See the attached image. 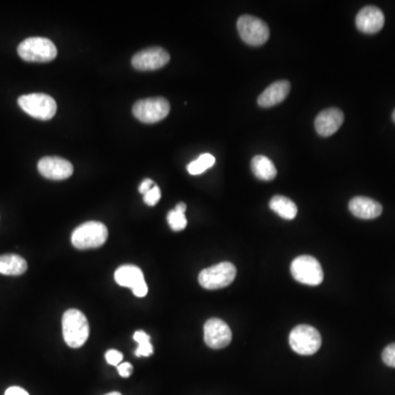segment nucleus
<instances>
[{
    "label": "nucleus",
    "mask_w": 395,
    "mask_h": 395,
    "mask_svg": "<svg viewBox=\"0 0 395 395\" xmlns=\"http://www.w3.org/2000/svg\"><path fill=\"white\" fill-rule=\"evenodd\" d=\"M133 116L143 123H156L164 120L169 114L171 104L162 97L143 99L133 106Z\"/></svg>",
    "instance_id": "6e6552de"
},
{
    "label": "nucleus",
    "mask_w": 395,
    "mask_h": 395,
    "mask_svg": "<svg viewBox=\"0 0 395 395\" xmlns=\"http://www.w3.org/2000/svg\"><path fill=\"white\" fill-rule=\"evenodd\" d=\"M290 88L291 86L288 80L274 82L258 97V104L261 108H270L281 104L289 94Z\"/></svg>",
    "instance_id": "dca6fc26"
},
{
    "label": "nucleus",
    "mask_w": 395,
    "mask_h": 395,
    "mask_svg": "<svg viewBox=\"0 0 395 395\" xmlns=\"http://www.w3.org/2000/svg\"><path fill=\"white\" fill-rule=\"evenodd\" d=\"M171 60L168 52L162 48H145L135 54L132 65L138 70H156L166 66Z\"/></svg>",
    "instance_id": "9b49d317"
},
{
    "label": "nucleus",
    "mask_w": 395,
    "mask_h": 395,
    "mask_svg": "<svg viewBox=\"0 0 395 395\" xmlns=\"http://www.w3.org/2000/svg\"><path fill=\"white\" fill-rule=\"evenodd\" d=\"M289 344L296 354L311 356L320 350L322 337L316 328L310 325H299L290 332Z\"/></svg>",
    "instance_id": "423d86ee"
},
{
    "label": "nucleus",
    "mask_w": 395,
    "mask_h": 395,
    "mask_svg": "<svg viewBox=\"0 0 395 395\" xmlns=\"http://www.w3.org/2000/svg\"><path fill=\"white\" fill-rule=\"evenodd\" d=\"M382 360L386 366L395 368V342L384 348L382 352Z\"/></svg>",
    "instance_id": "393cba45"
},
{
    "label": "nucleus",
    "mask_w": 395,
    "mask_h": 395,
    "mask_svg": "<svg viewBox=\"0 0 395 395\" xmlns=\"http://www.w3.org/2000/svg\"><path fill=\"white\" fill-rule=\"evenodd\" d=\"M153 187H154V183H153L152 179H145V180L141 183L139 191H140L142 195H145V193H148Z\"/></svg>",
    "instance_id": "cd10ccee"
},
{
    "label": "nucleus",
    "mask_w": 395,
    "mask_h": 395,
    "mask_svg": "<svg viewBox=\"0 0 395 395\" xmlns=\"http://www.w3.org/2000/svg\"><path fill=\"white\" fill-rule=\"evenodd\" d=\"M106 395H122V394H121V393H119V392H110V393H108V394H106Z\"/></svg>",
    "instance_id": "7c9ffc66"
},
{
    "label": "nucleus",
    "mask_w": 395,
    "mask_h": 395,
    "mask_svg": "<svg viewBox=\"0 0 395 395\" xmlns=\"http://www.w3.org/2000/svg\"><path fill=\"white\" fill-rule=\"evenodd\" d=\"M108 239V229L100 222H86L72 234V244L77 249L102 247Z\"/></svg>",
    "instance_id": "7ed1b4c3"
},
{
    "label": "nucleus",
    "mask_w": 395,
    "mask_h": 395,
    "mask_svg": "<svg viewBox=\"0 0 395 395\" xmlns=\"http://www.w3.org/2000/svg\"><path fill=\"white\" fill-rule=\"evenodd\" d=\"M175 210L178 211V212L185 213L186 212L187 205L186 203L180 202L175 207Z\"/></svg>",
    "instance_id": "c756f323"
},
{
    "label": "nucleus",
    "mask_w": 395,
    "mask_h": 395,
    "mask_svg": "<svg viewBox=\"0 0 395 395\" xmlns=\"http://www.w3.org/2000/svg\"><path fill=\"white\" fill-rule=\"evenodd\" d=\"M350 211L359 219H377L382 213V205L370 198L355 197L350 200Z\"/></svg>",
    "instance_id": "f3484780"
},
{
    "label": "nucleus",
    "mask_w": 395,
    "mask_h": 395,
    "mask_svg": "<svg viewBox=\"0 0 395 395\" xmlns=\"http://www.w3.org/2000/svg\"><path fill=\"white\" fill-rule=\"evenodd\" d=\"M356 26L357 29L364 33H378L384 26V12L376 6H367L358 12Z\"/></svg>",
    "instance_id": "4468645a"
},
{
    "label": "nucleus",
    "mask_w": 395,
    "mask_h": 395,
    "mask_svg": "<svg viewBox=\"0 0 395 395\" xmlns=\"http://www.w3.org/2000/svg\"><path fill=\"white\" fill-rule=\"evenodd\" d=\"M251 171L261 180L270 181L277 176V168L268 157L257 155L251 159Z\"/></svg>",
    "instance_id": "6ab92c4d"
},
{
    "label": "nucleus",
    "mask_w": 395,
    "mask_h": 395,
    "mask_svg": "<svg viewBox=\"0 0 395 395\" xmlns=\"http://www.w3.org/2000/svg\"><path fill=\"white\" fill-rule=\"evenodd\" d=\"M237 30L242 40L251 46H261L269 39L268 24L254 16H242L237 21Z\"/></svg>",
    "instance_id": "1a4fd4ad"
},
{
    "label": "nucleus",
    "mask_w": 395,
    "mask_h": 395,
    "mask_svg": "<svg viewBox=\"0 0 395 395\" xmlns=\"http://www.w3.org/2000/svg\"><path fill=\"white\" fill-rule=\"evenodd\" d=\"M232 340L231 328L224 320L210 318L205 324V342L212 350H222L229 346Z\"/></svg>",
    "instance_id": "f8f14e48"
},
{
    "label": "nucleus",
    "mask_w": 395,
    "mask_h": 395,
    "mask_svg": "<svg viewBox=\"0 0 395 395\" xmlns=\"http://www.w3.org/2000/svg\"><path fill=\"white\" fill-rule=\"evenodd\" d=\"M28 269L27 261L15 254L0 256V274L6 276H21Z\"/></svg>",
    "instance_id": "a211bd4d"
},
{
    "label": "nucleus",
    "mask_w": 395,
    "mask_h": 395,
    "mask_svg": "<svg viewBox=\"0 0 395 395\" xmlns=\"http://www.w3.org/2000/svg\"><path fill=\"white\" fill-rule=\"evenodd\" d=\"M392 119H393V121H394V123H395V109H394V111H393Z\"/></svg>",
    "instance_id": "2f4dec72"
},
{
    "label": "nucleus",
    "mask_w": 395,
    "mask_h": 395,
    "mask_svg": "<svg viewBox=\"0 0 395 395\" xmlns=\"http://www.w3.org/2000/svg\"><path fill=\"white\" fill-rule=\"evenodd\" d=\"M215 157L213 155L209 154V153H205V154L198 157L195 161L191 162L188 167H187V169H188L189 174L197 176V175L203 174L207 169L211 168L215 165Z\"/></svg>",
    "instance_id": "412c9836"
},
{
    "label": "nucleus",
    "mask_w": 395,
    "mask_h": 395,
    "mask_svg": "<svg viewBox=\"0 0 395 395\" xmlns=\"http://www.w3.org/2000/svg\"><path fill=\"white\" fill-rule=\"evenodd\" d=\"M63 336L66 344L72 348L82 347L90 336V324L84 313L70 308L66 311L62 320Z\"/></svg>",
    "instance_id": "f257e3e1"
},
{
    "label": "nucleus",
    "mask_w": 395,
    "mask_h": 395,
    "mask_svg": "<svg viewBox=\"0 0 395 395\" xmlns=\"http://www.w3.org/2000/svg\"><path fill=\"white\" fill-rule=\"evenodd\" d=\"M269 207L282 219L293 220L298 215V207L296 203L290 200L289 198L283 197V195H275L270 200Z\"/></svg>",
    "instance_id": "aec40b11"
},
{
    "label": "nucleus",
    "mask_w": 395,
    "mask_h": 395,
    "mask_svg": "<svg viewBox=\"0 0 395 395\" xmlns=\"http://www.w3.org/2000/svg\"><path fill=\"white\" fill-rule=\"evenodd\" d=\"M106 360L111 366L118 367L123 360L122 352L116 350H108V352H106Z\"/></svg>",
    "instance_id": "a878e982"
},
{
    "label": "nucleus",
    "mask_w": 395,
    "mask_h": 395,
    "mask_svg": "<svg viewBox=\"0 0 395 395\" xmlns=\"http://www.w3.org/2000/svg\"><path fill=\"white\" fill-rule=\"evenodd\" d=\"M114 279L121 287L130 288L138 298H144L148 291L142 270L136 266L124 265L117 269Z\"/></svg>",
    "instance_id": "9d476101"
},
{
    "label": "nucleus",
    "mask_w": 395,
    "mask_h": 395,
    "mask_svg": "<svg viewBox=\"0 0 395 395\" xmlns=\"http://www.w3.org/2000/svg\"><path fill=\"white\" fill-rule=\"evenodd\" d=\"M18 104L26 114L38 120H51L58 111L55 100L45 94H24L18 99Z\"/></svg>",
    "instance_id": "20e7f679"
},
{
    "label": "nucleus",
    "mask_w": 395,
    "mask_h": 395,
    "mask_svg": "<svg viewBox=\"0 0 395 395\" xmlns=\"http://www.w3.org/2000/svg\"><path fill=\"white\" fill-rule=\"evenodd\" d=\"M344 123V114L338 108L325 109L320 111L315 119V130L320 136L328 138L337 132Z\"/></svg>",
    "instance_id": "2eb2a0df"
},
{
    "label": "nucleus",
    "mask_w": 395,
    "mask_h": 395,
    "mask_svg": "<svg viewBox=\"0 0 395 395\" xmlns=\"http://www.w3.org/2000/svg\"><path fill=\"white\" fill-rule=\"evenodd\" d=\"M18 54L26 62L48 63L56 58L58 48L46 38H29L19 44Z\"/></svg>",
    "instance_id": "f03ea898"
},
{
    "label": "nucleus",
    "mask_w": 395,
    "mask_h": 395,
    "mask_svg": "<svg viewBox=\"0 0 395 395\" xmlns=\"http://www.w3.org/2000/svg\"><path fill=\"white\" fill-rule=\"evenodd\" d=\"M133 338L139 345L138 348L135 350V356L148 357L154 352L153 345L151 344L150 335H147L146 332L143 330H136Z\"/></svg>",
    "instance_id": "4be33fe9"
},
{
    "label": "nucleus",
    "mask_w": 395,
    "mask_h": 395,
    "mask_svg": "<svg viewBox=\"0 0 395 395\" xmlns=\"http://www.w3.org/2000/svg\"><path fill=\"white\" fill-rule=\"evenodd\" d=\"M5 395H29V393L19 386H11L6 391Z\"/></svg>",
    "instance_id": "c85d7f7f"
},
{
    "label": "nucleus",
    "mask_w": 395,
    "mask_h": 395,
    "mask_svg": "<svg viewBox=\"0 0 395 395\" xmlns=\"http://www.w3.org/2000/svg\"><path fill=\"white\" fill-rule=\"evenodd\" d=\"M169 227L173 231L180 232L186 229L187 219L185 213L178 212L176 210H171L167 215Z\"/></svg>",
    "instance_id": "5701e85b"
},
{
    "label": "nucleus",
    "mask_w": 395,
    "mask_h": 395,
    "mask_svg": "<svg viewBox=\"0 0 395 395\" xmlns=\"http://www.w3.org/2000/svg\"><path fill=\"white\" fill-rule=\"evenodd\" d=\"M161 197H162V193H161V189L158 186H154L151 189L148 193L144 195V202L150 207H154L161 200Z\"/></svg>",
    "instance_id": "b1692460"
},
{
    "label": "nucleus",
    "mask_w": 395,
    "mask_h": 395,
    "mask_svg": "<svg viewBox=\"0 0 395 395\" xmlns=\"http://www.w3.org/2000/svg\"><path fill=\"white\" fill-rule=\"evenodd\" d=\"M237 277V268L229 261L203 269L199 274V283L207 290H217L231 285Z\"/></svg>",
    "instance_id": "39448f33"
},
{
    "label": "nucleus",
    "mask_w": 395,
    "mask_h": 395,
    "mask_svg": "<svg viewBox=\"0 0 395 395\" xmlns=\"http://www.w3.org/2000/svg\"><path fill=\"white\" fill-rule=\"evenodd\" d=\"M40 174L51 180H65L74 173V166L66 159L58 156H46L38 164Z\"/></svg>",
    "instance_id": "ddd939ff"
},
{
    "label": "nucleus",
    "mask_w": 395,
    "mask_h": 395,
    "mask_svg": "<svg viewBox=\"0 0 395 395\" xmlns=\"http://www.w3.org/2000/svg\"><path fill=\"white\" fill-rule=\"evenodd\" d=\"M118 372L122 378H129V377L132 374L133 372V366L129 362H123V364H119L118 367Z\"/></svg>",
    "instance_id": "bb28decb"
},
{
    "label": "nucleus",
    "mask_w": 395,
    "mask_h": 395,
    "mask_svg": "<svg viewBox=\"0 0 395 395\" xmlns=\"http://www.w3.org/2000/svg\"><path fill=\"white\" fill-rule=\"evenodd\" d=\"M291 274L300 283L318 286L323 282L324 274L322 266L316 258L303 255L296 257L291 264Z\"/></svg>",
    "instance_id": "0eeeda50"
}]
</instances>
